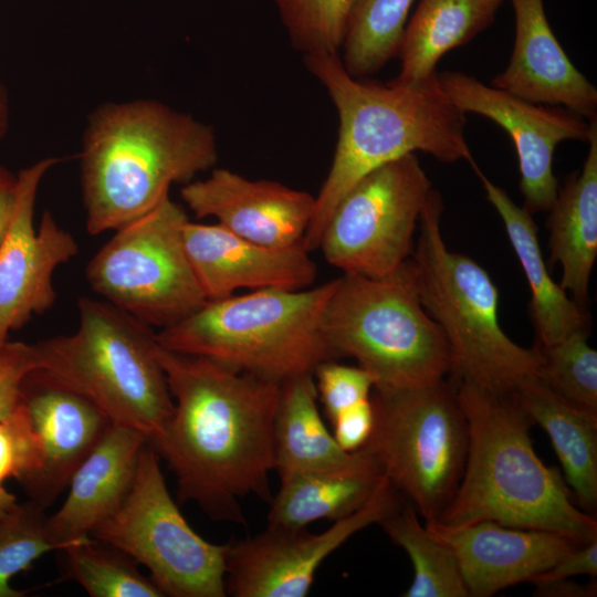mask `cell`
Returning <instances> with one entry per match:
<instances>
[{
  "instance_id": "cell-1",
  "label": "cell",
  "mask_w": 597,
  "mask_h": 597,
  "mask_svg": "<svg viewBox=\"0 0 597 597\" xmlns=\"http://www.w3.org/2000/svg\"><path fill=\"white\" fill-rule=\"evenodd\" d=\"M174 399L163 436L150 443L177 478L180 503L213 521L245 525L240 500L270 503L274 420L282 383L211 359L155 347Z\"/></svg>"
},
{
  "instance_id": "cell-2",
  "label": "cell",
  "mask_w": 597,
  "mask_h": 597,
  "mask_svg": "<svg viewBox=\"0 0 597 597\" xmlns=\"http://www.w3.org/2000/svg\"><path fill=\"white\" fill-rule=\"evenodd\" d=\"M310 73L326 88L339 118L333 161L302 243L318 249L341 198L374 169L417 150L440 161L473 163L464 136L465 113L446 94L438 74L418 83L383 84L352 76L339 53L304 55Z\"/></svg>"
},
{
  "instance_id": "cell-3",
  "label": "cell",
  "mask_w": 597,
  "mask_h": 597,
  "mask_svg": "<svg viewBox=\"0 0 597 597\" xmlns=\"http://www.w3.org/2000/svg\"><path fill=\"white\" fill-rule=\"evenodd\" d=\"M457 386L468 425L460 483L438 521L464 526L480 521L561 534L576 545L597 540V521L578 509L558 470L537 457L532 419L512 392Z\"/></svg>"
},
{
  "instance_id": "cell-4",
  "label": "cell",
  "mask_w": 597,
  "mask_h": 597,
  "mask_svg": "<svg viewBox=\"0 0 597 597\" xmlns=\"http://www.w3.org/2000/svg\"><path fill=\"white\" fill-rule=\"evenodd\" d=\"M218 160L214 130L155 100L95 109L80 153L91 234L116 230L155 208L170 186L187 184Z\"/></svg>"
},
{
  "instance_id": "cell-5",
  "label": "cell",
  "mask_w": 597,
  "mask_h": 597,
  "mask_svg": "<svg viewBox=\"0 0 597 597\" xmlns=\"http://www.w3.org/2000/svg\"><path fill=\"white\" fill-rule=\"evenodd\" d=\"M336 279L303 290L263 289L207 301L159 329L157 343L235 370L283 383L336 360L323 315Z\"/></svg>"
},
{
  "instance_id": "cell-6",
  "label": "cell",
  "mask_w": 597,
  "mask_h": 597,
  "mask_svg": "<svg viewBox=\"0 0 597 597\" xmlns=\"http://www.w3.org/2000/svg\"><path fill=\"white\" fill-rule=\"evenodd\" d=\"M443 205L431 190L408 261L413 290L441 329L455 385L510 394L536 375L538 354L513 342L499 322V290L488 271L448 249L441 232Z\"/></svg>"
},
{
  "instance_id": "cell-7",
  "label": "cell",
  "mask_w": 597,
  "mask_h": 597,
  "mask_svg": "<svg viewBox=\"0 0 597 597\" xmlns=\"http://www.w3.org/2000/svg\"><path fill=\"white\" fill-rule=\"evenodd\" d=\"M74 333L38 343L42 370L91 400L112 422L158 440L174 399L156 357V333L102 298L81 297Z\"/></svg>"
},
{
  "instance_id": "cell-8",
  "label": "cell",
  "mask_w": 597,
  "mask_h": 597,
  "mask_svg": "<svg viewBox=\"0 0 597 597\" xmlns=\"http://www.w3.org/2000/svg\"><path fill=\"white\" fill-rule=\"evenodd\" d=\"M408 261L385 277L344 273L323 315L335 356L354 358L377 392L431 385L450 373L447 341L413 290Z\"/></svg>"
},
{
  "instance_id": "cell-9",
  "label": "cell",
  "mask_w": 597,
  "mask_h": 597,
  "mask_svg": "<svg viewBox=\"0 0 597 597\" xmlns=\"http://www.w3.org/2000/svg\"><path fill=\"white\" fill-rule=\"evenodd\" d=\"M374 427L364 448L426 522L438 521L460 483L468 425L457 386L444 379L371 394Z\"/></svg>"
},
{
  "instance_id": "cell-10",
  "label": "cell",
  "mask_w": 597,
  "mask_h": 597,
  "mask_svg": "<svg viewBox=\"0 0 597 597\" xmlns=\"http://www.w3.org/2000/svg\"><path fill=\"white\" fill-rule=\"evenodd\" d=\"M188 220L185 209L167 196L145 214L116 229L87 264L92 290L159 329L197 311L207 298L185 248Z\"/></svg>"
},
{
  "instance_id": "cell-11",
  "label": "cell",
  "mask_w": 597,
  "mask_h": 597,
  "mask_svg": "<svg viewBox=\"0 0 597 597\" xmlns=\"http://www.w3.org/2000/svg\"><path fill=\"white\" fill-rule=\"evenodd\" d=\"M91 536L111 544L150 572L164 596L223 597L228 543L198 535L174 502L159 455L147 442L122 505Z\"/></svg>"
},
{
  "instance_id": "cell-12",
  "label": "cell",
  "mask_w": 597,
  "mask_h": 597,
  "mask_svg": "<svg viewBox=\"0 0 597 597\" xmlns=\"http://www.w3.org/2000/svg\"><path fill=\"white\" fill-rule=\"evenodd\" d=\"M432 184L415 153L360 178L337 202L318 249L346 274L385 277L411 256Z\"/></svg>"
},
{
  "instance_id": "cell-13",
  "label": "cell",
  "mask_w": 597,
  "mask_h": 597,
  "mask_svg": "<svg viewBox=\"0 0 597 597\" xmlns=\"http://www.w3.org/2000/svg\"><path fill=\"white\" fill-rule=\"evenodd\" d=\"M400 493L383 476L357 511L322 533L268 526L228 543L226 593L234 597H304L321 564L352 535L380 523L400 505Z\"/></svg>"
},
{
  "instance_id": "cell-14",
  "label": "cell",
  "mask_w": 597,
  "mask_h": 597,
  "mask_svg": "<svg viewBox=\"0 0 597 597\" xmlns=\"http://www.w3.org/2000/svg\"><path fill=\"white\" fill-rule=\"evenodd\" d=\"M60 163L46 157L17 174L12 216L0 242V346L11 331L52 307L55 270L78 252L74 237L44 211L35 228L34 208L45 174Z\"/></svg>"
},
{
  "instance_id": "cell-15",
  "label": "cell",
  "mask_w": 597,
  "mask_h": 597,
  "mask_svg": "<svg viewBox=\"0 0 597 597\" xmlns=\"http://www.w3.org/2000/svg\"><path fill=\"white\" fill-rule=\"evenodd\" d=\"M438 78L460 109L493 121L510 135L519 159L523 207L531 214L548 211L558 193L555 148L564 140L588 142L594 118L586 122L569 109L531 103L461 72H443Z\"/></svg>"
},
{
  "instance_id": "cell-16",
  "label": "cell",
  "mask_w": 597,
  "mask_h": 597,
  "mask_svg": "<svg viewBox=\"0 0 597 597\" xmlns=\"http://www.w3.org/2000/svg\"><path fill=\"white\" fill-rule=\"evenodd\" d=\"M180 197L196 218L212 217L241 238L275 248L302 242L315 207V197L306 191L226 168L185 184Z\"/></svg>"
},
{
  "instance_id": "cell-17",
  "label": "cell",
  "mask_w": 597,
  "mask_h": 597,
  "mask_svg": "<svg viewBox=\"0 0 597 597\" xmlns=\"http://www.w3.org/2000/svg\"><path fill=\"white\" fill-rule=\"evenodd\" d=\"M188 259L207 301L235 290H303L310 287L317 266L303 243L266 247L241 238L219 223L188 220L184 227Z\"/></svg>"
},
{
  "instance_id": "cell-18",
  "label": "cell",
  "mask_w": 597,
  "mask_h": 597,
  "mask_svg": "<svg viewBox=\"0 0 597 597\" xmlns=\"http://www.w3.org/2000/svg\"><path fill=\"white\" fill-rule=\"evenodd\" d=\"M22 400L42 453L41 468L24 491L30 500L48 509L112 421L91 400L40 369L25 378Z\"/></svg>"
},
{
  "instance_id": "cell-19",
  "label": "cell",
  "mask_w": 597,
  "mask_h": 597,
  "mask_svg": "<svg viewBox=\"0 0 597 597\" xmlns=\"http://www.w3.org/2000/svg\"><path fill=\"white\" fill-rule=\"evenodd\" d=\"M426 528L454 554L469 597H490L531 582L576 546L554 532L510 527L494 521L458 527L431 521Z\"/></svg>"
},
{
  "instance_id": "cell-20",
  "label": "cell",
  "mask_w": 597,
  "mask_h": 597,
  "mask_svg": "<svg viewBox=\"0 0 597 597\" xmlns=\"http://www.w3.org/2000/svg\"><path fill=\"white\" fill-rule=\"evenodd\" d=\"M515 40L506 69L492 86L535 104L596 117L597 90L570 62L548 23L543 0H511Z\"/></svg>"
},
{
  "instance_id": "cell-21",
  "label": "cell",
  "mask_w": 597,
  "mask_h": 597,
  "mask_svg": "<svg viewBox=\"0 0 597 597\" xmlns=\"http://www.w3.org/2000/svg\"><path fill=\"white\" fill-rule=\"evenodd\" d=\"M148 442L139 431L112 422L73 473L62 506L48 516L51 538L61 551L91 536L124 502Z\"/></svg>"
},
{
  "instance_id": "cell-22",
  "label": "cell",
  "mask_w": 597,
  "mask_h": 597,
  "mask_svg": "<svg viewBox=\"0 0 597 597\" xmlns=\"http://www.w3.org/2000/svg\"><path fill=\"white\" fill-rule=\"evenodd\" d=\"M486 199L499 213L511 245L520 261L530 287V316L542 345L556 344L574 333H589L585 307L570 298L551 276L538 242L532 214L517 206L507 192L492 182L473 161Z\"/></svg>"
},
{
  "instance_id": "cell-23",
  "label": "cell",
  "mask_w": 597,
  "mask_h": 597,
  "mask_svg": "<svg viewBox=\"0 0 597 597\" xmlns=\"http://www.w3.org/2000/svg\"><path fill=\"white\" fill-rule=\"evenodd\" d=\"M589 149L579 172L572 175L548 210V247L562 266L561 286L586 307L597 256V121L593 119Z\"/></svg>"
},
{
  "instance_id": "cell-24",
  "label": "cell",
  "mask_w": 597,
  "mask_h": 597,
  "mask_svg": "<svg viewBox=\"0 0 597 597\" xmlns=\"http://www.w3.org/2000/svg\"><path fill=\"white\" fill-rule=\"evenodd\" d=\"M362 449L364 455L354 464L281 476L280 489L270 502L268 526L302 528L357 511L384 476L374 458Z\"/></svg>"
},
{
  "instance_id": "cell-25",
  "label": "cell",
  "mask_w": 597,
  "mask_h": 597,
  "mask_svg": "<svg viewBox=\"0 0 597 597\" xmlns=\"http://www.w3.org/2000/svg\"><path fill=\"white\" fill-rule=\"evenodd\" d=\"M534 423L548 434L579 506H597V415L583 410L543 384L524 379L512 392Z\"/></svg>"
},
{
  "instance_id": "cell-26",
  "label": "cell",
  "mask_w": 597,
  "mask_h": 597,
  "mask_svg": "<svg viewBox=\"0 0 597 597\" xmlns=\"http://www.w3.org/2000/svg\"><path fill=\"white\" fill-rule=\"evenodd\" d=\"M317 398L313 374L282 383L274 420V470L280 478L347 467L364 455L362 448H341L321 417Z\"/></svg>"
},
{
  "instance_id": "cell-27",
  "label": "cell",
  "mask_w": 597,
  "mask_h": 597,
  "mask_svg": "<svg viewBox=\"0 0 597 597\" xmlns=\"http://www.w3.org/2000/svg\"><path fill=\"white\" fill-rule=\"evenodd\" d=\"M503 0H419L407 21L397 55L400 83H418L437 74L438 61L488 28Z\"/></svg>"
},
{
  "instance_id": "cell-28",
  "label": "cell",
  "mask_w": 597,
  "mask_h": 597,
  "mask_svg": "<svg viewBox=\"0 0 597 597\" xmlns=\"http://www.w3.org/2000/svg\"><path fill=\"white\" fill-rule=\"evenodd\" d=\"M390 540L409 555L413 579L405 597H468L458 561L418 520L415 507L399 505L379 523Z\"/></svg>"
},
{
  "instance_id": "cell-29",
  "label": "cell",
  "mask_w": 597,
  "mask_h": 597,
  "mask_svg": "<svg viewBox=\"0 0 597 597\" xmlns=\"http://www.w3.org/2000/svg\"><path fill=\"white\" fill-rule=\"evenodd\" d=\"M415 0H356L339 54L356 78L373 75L397 55Z\"/></svg>"
},
{
  "instance_id": "cell-30",
  "label": "cell",
  "mask_w": 597,
  "mask_h": 597,
  "mask_svg": "<svg viewBox=\"0 0 597 597\" xmlns=\"http://www.w3.org/2000/svg\"><path fill=\"white\" fill-rule=\"evenodd\" d=\"M66 575L91 597H163L129 555L92 536L61 549Z\"/></svg>"
},
{
  "instance_id": "cell-31",
  "label": "cell",
  "mask_w": 597,
  "mask_h": 597,
  "mask_svg": "<svg viewBox=\"0 0 597 597\" xmlns=\"http://www.w3.org/2000/svg\"><path fill=\"white\" fill-rule=\"evenodd\" d=\"M587 332L574 333L553 344L536 343V377L574 406L597 415V352Z\"/></svg>"
},
{
  "instance_id": "cell-32",
  "label": "cell",
  "mask_w": 597,
  "mask_h": 597,
  "mask_svg": "<svg viewBox=\"0 0 597 597\" xmlns=\"http://www.w3.org/2000/svg\"><path fill=\"white\" fill-rule=\"evenodd\" d=\"M39 503H17L0 519V597H22L25 591L10 579L48 552L57 551L48 530V515Z\"/></svg>"
},
{
  "instance_id": "cell-33",
  "label": "cell",
  "mask_w": 597,
  "mask_h": 597,
  "mask_svg": "<svg viewBox=\"0 0 597 597\" xmlns=\"http://www.w3.org/2000/svg\"><path fill=\"white\" fill-rule=\"evenodd\" d=\"M292 46L306 54L339 53L356 0H274Z\"/></svg>"
},
{
  "instance_id": "cell-34",
  "label": "cell",
  "mask_w": 597,
  "mask_h": 597,
  "mask_svg": "<svg viewBox=\"0 0 597 597\" xmlns=\"http://www.w3.org/2000/svg\"><path fill=\"white\" fill-rule=\"evenodd\" d=\"M41 463L40 443L21 400L8 418L0 420V484L14 478L25 489L36 476Z\"/></svg>"
},
{
  "instance_id": "cell-35",
  "label": "cell",
  "mask_w": 597,
  "mask_h": 597,
  "mask_svg": "<svg viewBox=\"0 0 597 597\" xmlns=\"http://www.w3.org/2000/svg\"><path fill=\"white\" fill-rule=\"evenodd\" d=\"M313 377L329 421L348 408L369 399L374 390V380L365 369L338 364L336 360L320 364Z\"/></svg>"
},
{
  "instance_id": "cell-36",
  "label": "cell",
  "mask_w": 597,
  "mask_h": 597,
  "mask_svg": "<svg viewBox=\"0 0 597 597\" xmlns=\"http://www.w3.org/2000/svg\"><path fill=\"white\" fill-rule=\"evenodd\" d=\"M41 367L38 343L7 341L0 346V420L17 409L22 400L25 378Z\"/></svg>"
},
{
  "instance_id": "cell-37",
  "label": "cell",
  "mask_w": 597,
  "mask_h": 597,
  "mask_svg": "<svg viewBox=\"0 0 597 597\" xmlns=\"http://www.w3.org/2000/svg\"><path fill=\"white\" fill-rule=\"evenodd\" d=\"M333 436L345 451L353 452L368 441L374 427L371 397L339 413L333 421Z\"/></svg>"
},
{
  "instance_id": "cell-38",
  "label": "cell",
  "mask_w": 597,
  "mask_h": 597,
  "mask_svg": "<svg viewBox=\"0 0 597 597\" xmlns=\"http://www.w3.org/2000/svg\"><path fill=\"white\" fill-rule=\"evenodd\" d=\"M597 575V540L583 545H576L545 572L531 579L532 584L568 579L573 576Z\"/></svg>"
},
{
  "instance_id": "cell-39",
  "label": "cell",
  "mask_w": 597,
  "mask_h": 597,
  "mask_svg": "<svg viewBox=\"0 0 597 597\" xmlns=\"http://www.w3.org/2000/svg\"><path fill=\"white\" fill-rule=\"evenodd\" d=\"M17 196V175L0 165V242L10 222Z\"/></svg>"
},
{
  "instance_id": "cell-40",
  "label": "cell",
  "mask_w": 597,
  "mask_h": 597,
  "mask_svg": "<svg viewBox=\"0 0 597 597\" xmlns=\"http://www.w3.org/2000/svg\"><path fill=\"white\" fill-rule=\"evenodd\" d=\"M535 596L541 597H589L596 595V584L583 586L569 579L535 584Z\"/></svg>"
},
{
  "instance_id": "cell-41",
  "label": "cell",
  "mask_w": 597,
  "mask_h": 597,
  "mask_svg": "<svg viewBox=\"0 0 597 597\" xmlns=\"http://www.w3.org/2000/svg\"><path fill=\"white\" fill-rule=\"evenodd\" d=\"M9 98L3 84L0 82V140L4 137L9 127Z\"/></svg>"
},
{
  "instance_id": "cell-42",
  "label": "cell",
  "mask_w": 597,
  "mask_h": 597,
  "mask_svg": "<svg viewBox=\"0 0 597 597\" xmlns=\"http://www.w3.org/2000/svg\"><path fill=\"white\" fill-rule=\"evenodd\" d=\"M15 496L0 484V519L3 517L15 504Z\"/></svg>"
}]
</instances>
